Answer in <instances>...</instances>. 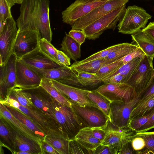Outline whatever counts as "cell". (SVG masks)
<instances>
[{
  "label": "cell",
  "mask_w": 154,
  "mask_h": 154,
  "mask_svg": "<svg viewBox=\"0 0 154 154\" xmlns=\"http://www.w3.org/2000/svg\"><path fill=\"white\" fill-rule=\"evenodd\" d=\"M9 6L11 7L16 4H21L23 0H6Z\"/></svg>",
  "instance_id": "57"
},
{
  "label": "cell",
  "mask_w": 154,
  "mask_h": 154,
  "mask_svg": "<svg viewBox=\"0 0 154 154\" xmlns=\"http://www.w3.org/2000/svg\"><path fill=\"white\" fill-rule=\"evenodd\" d=\"M138 48L136 45L127 43L125 46L110 52L105 57L103 66L122 58Z\"/></svg>",
  "instance_id": "30"
},
{
  "label": "cell",
  "mask_w": 154,
  "mask_h": 154,
  "mask_svg": "<svg viewBox=\"0 0 154 154\" xmlns=\"http://www.w3.org/2000/svg\"><path fill=\"white\" fill-rule=\"evenodd\" d=\"M59 154H69V140L63 138L46 135L45 140Z\"/></svg>",
  "instance_id": "34"
},
{
  "label": "cell",
  "mask_w": 154,
  "mask_h": 154,
  "mask_svg": "<svg viewBox=\"0 0 154 154\" xmlns=\"http://www.w3.org/2000/svg\"><path fill=\"white\" fill-rule=\"evenodd\" d=\"M16 74V84L14 88L28 89L41 86L42 77L32 68L17 59Z\"/></svg>",
  "instance_id": "15"
},
{
  "label": "cell",
  "mask_w": 154,
  "mask_h": 154,
  "mask_svg": "<svg viewBox=\"0 0 154 154\" xmlns=\"http://www.w3.org/2000/svg\"><path fill=\"white\" fill-rule=\"evenodd\" d=\"M5 22L0 20V33L3 31L5 24Z\"/></svg>",
  "instance_id": "58"
},
{
  "label": "cell",
  "mask_w": 154,
  "mask_h": 154,
  "mask_svg": "<svg viewBox=\"0 0 154 154\" xmlns=\"http://www.w3.org/2000/svg\"><path fill=\"white\" fill-rule=\"evenodd\" d=\"M18 109L29 118L46 135L68 139L63 134L57 121L48 117L35 106L27 108L20 105Z\"/></svg>",
  "instance_id": "5"
},
{
  "label": "cell",
  "mask_w": 154,
  "mask_h": 154,
  "mask_svg": "<svg viewBox=\"0 0 154 154\" xmlns=\"http://www.w3.org/2000/svg\"><path fill=\"white\" fill-rule=\"evenodd\" d=\"M142 30L154 41V22H150Z\"/></svg>",
  "instance_id": "56"
},
{
  "label": "cell",
  "mask_w": 154,
  "mask_h": 154,
  "mask_svg": "<svg viewBox=\"0 0 154 154\" xmlns=\"http://www.w3.org/2000/svg\"><path fill=\"white\" fill-rule=\"evenodd\" d=\"M50 80L53 85L71 101L81 106L98 108L88 97L90 91L63 83L55 80Z\"/></svg>",
  "instance_id": "17"
},
{
  "label": "cell",
  "mask_w": 154,
  "mask_h": 154,
  "mask_svg": "<svg viewBox=\"0 0 154 154\" xmlns=\"http://www.w3.org/2000/svg\"><path fill=\"white\" fill-rule=\"evenodd\" d=\"M131 146L134 150L138 151L143 149L146 144L143 139L141 137L136 136L131 140Z\"/></svg>",
  "instance_id": "48"
},
{
  "label": "cell",
  "mask_w": 154,
  "mask_h": 154,
  "mask_svg": "<svg viewBox=\"0 0 154 154\" xmlns=\"http://www.w3.org/2000/svg\"><path fill=\"white\" fill-rule=\"evenodd\" d=\"M11 8L6 0H0V20L5 22L12 17Z\"/></svg>",
  "instance_id": "43"
},
{
  "label": "cell",
  "mask_w": 154,
  "mask_h": 154,
  "mask_svg": "<svg viewBox=\"0 0 154 154\" xmlns=\"http://www.w3.org/2000/svg\"><path fill=\"white\" fill-rule=\"evenodd\" d=\"M96 90L110 103L128 102L139 96L134 89L127 83H104Z\"/></svg>",
  "instance_id": "6"
},
{
  "label": "cell",
  "mask_w": 154,
  "mask_h": 154,
  "mask_svg": "<svg viewBox=\"0 0 154 154\" xmlns=\"http://www.w3.org/2000/svg\"><path fill=\"white\" fill-rule=\"evenodd\" d=\"M4 104L14 116L22 122L42 141L45 140L46 135L26 115L17 109L7 104Z\"/></svg>",
  "instance_id": "26"
},
{
  "label": "cell",
  "mask_w": 154,
  "mask_h": 154,
  "mask_svg": "<svg viewBox=\"0 0 154 154\" xmlns=\"http://www.w3.org/2000/svg\"><path fill=\"white\" fill-rule=\"evenodd\" d=\"M141 94L128 102L110 103L109 122L119 128H127L131 112L141 98Z\"/></svg>",
  "instance_id": "11"
},
{
  "label": "cell",
  "mask_w": 154,
  "mask_h": 154,
  "mask_svg": "<svg viewBox=\"0 0 154 154\" xmlns=\"http://www.w3.org/2000/svg\"><path fill=\"white\" fill-rule=\"evenodd\" d=\"M17 26L12 16L7 20L4 29L0 33V66L5 65L13 53L18 32Z\"/></svg>",
  "instance_id": "10"
},
{
  "label": "cell",
  "mask_w": 154,
  "mask_h": 154,
  "mask_svg": "<svg viewBox=\"0 0 154 154\" xmlns=\"http://www.w3.org/2000/svg\"><path fill=\"white\" fill-rule=\"evenodd\" d=\"M154 128V109L148 122L142 127L140 128L136 132L147 131Z\"/></svg>",
  "instance_id": "51"
},
{
  "label": "cell",
  "mask_w": 154,
  "mask_h": 154,
  "mask_svg": "<svg viewBox=\"0 0 154 154\" xmlns=\"http://www.w3.org/2000/svg\"><path fill=\"white\" fill-rule=\"evenodd\" d=\"M33 68L48 69L60 67L59 65L47 57L38 48L19 59Z\"/></svg>",
  "instance_id": "20"
},
{
  "label": "cell",
  "mask_w": 154,
  "mask_h": 154,
  "mask_svg": "<svg viewBox=\"0 0 154 154\" xmlns=\"http://www.w3.org/2000/svg\"><path fill=\"white\" fill-rule=\"evenodd\" d=\"M104 58L96 59L78 65L72 64L70 66L75 71L96 74L103 66Z\"/></svg>",
  "instance_id": "33"
},
{
  "label": "cell",
  "mask_w": 154,
  "mask_h": 154,
  "mask_svg": "<svg viewBox=\"0 0 154 154\" xmlns=\"http://www.w3.org/2000/svg\"><path fill=\"white\" fill-rule=\"evenodd\" d=\"M152 112L146 116L130 120L128 127L136 132L140 128L148 122Z\"/></svg>",
  "instance_id": "41"
},
{
  "label": "cell",
  "mask_w": 154,
  "mask_h": 154,
  "mask_svg": "<svg viewBox=\"0 0 154 154\" xmlns=\"http://www.w3.org/2000/svg\"><path fill=\"white\" fill-rule=\"evenodd\" d=\"M154 109V94L139 100L132 110L130 120L143 116L151 113Z\"/></svg>",
  "instance_id": "27"
},
{
  "label": "cell",
  "mask_w": 154,
  "mask_h": 154,
  "mask_svg": "<svg viewBox=\"0 0 154 154\" xmlns=\"http://www.w3.org/2000/svg\"><path fill=\"white\" fill-rule=\"evenodd\" d=\"M128 1L129 0H109L76 21L72 25V29L82 30L99 18L114 9L126 5Z\"/></svg>",
  "instance_id": "14"
},
{
  "label": "cell",
  "mask_w": 154,
  "mask_h": 154,
  "mask_svg": "<svg viewBox=\"0 0 154 154\" xmlns=\"http://www.w3.org/2000/svg\"><path fill=\"white\" fill-rule=\"evenodd\" d=\"M109 0H76L62 12L63 22L72 25L96 7Z\"/></svg>",
  "instance_id": "9"
},
{
  "label": "cell",
  "mask_w": 154,
  "mask_h": 154,
  "mask_svg": "<svg viewBox=\"0 0 154 154\" xmlns=\"http://www.w3.org/2000/svg\"><path fill=\"white\" fill-rule=\"evenodd\" d=\"M10 93L21 105L27 108L35 106L32 102L30 94L26 90L15 87L12 89Z\"/></svg>",
  "instance_id": "36"
},
{
  "label": "cell",
  "mask_w": 154,
  "mask_h": 154,
  "mask_svg": "<svg viewBox=\"0 0 154 154\" xmlns=\"http://www.w3.org/2000/svg\"><path fill=\"white\" fill-rule=\"evenodd\" d=\"M74 139L87 149L89 154L101 144L102 141L92 134L90 127H86L81 129L75 136Z\"/></svg>",
  "instance_id": "23"
},
{
  "label": "cell",
  "mask_w": 154,
  "mask_h": 154,
  "mask_svg": "<svg viewBox=\"0 0 154 154\" xmlns=\"http://www.w3.org/2000/svg\"><path fill=\"white\" fill-rule=\"evenodd\" d=\"M17 60L13 53L5 65L0 66V103L5 100L15 87Z\"/></svg>",
  "instance_id": "12"
},
{
  "label": "cell",
  "mask_w": 154,
  "mask_h": 154,
  "mask_svg": "<svg viewBox=\"0 0 154 154\" xmlns=\"http://www.w3.org/2000/svg\"><path fill=\"white\" fill-rule=\"evenodd\" d=\"M25 89L30 94L32 102L36 108L57 121L54 115L53 98L46 90L41 86Z\"/></svg>",
  "instance_id": "19"
},
{
  "label": "cell",
  "mask_w": 154,
  "mask_h": 154,
  "mask_svg": "<svg viewBox=\"0 0 154 154\" xmlns=\"http://www.w3.org/2000/svg\"><path fill=\"white\" fill-rule=\"evenodd\" d=\"M71 102L73 109L87 127L102 126L108 123L109 119L99 109L92 106L82 107Z\"/></svg>",
  "instance_id": "18"
},
{
  "label": "cell",
  "mask_w": 154,
  "mask_h": 154,
  "mask_svg": "<svg viewBox=\"0 0 154 154\" xmlns=\"http://www.w3.org/2000/svg\"><path fill=\"white\" fill-rule=\"evenodd\" d=\"M38 49L45 55L61 66L57 58V49L51 42L45 38H41L39 41Z\"/></svg>",
  "instance_id": "35"
},
{
  "label": "cell",
  "mask_w": 154,
  "mask_h": 154,
  "mask_svg": "<svg viewBox=\"0 0 154 154\" xmlns=\"http://www.w3.org/2000/svg\"><path fill=\"white\" fill-rule=\"evenodd\" d=\"M106 135L101 144L110 146L115 149L117 154L119 150L125 144L131 142L136 137V132L128 128H117L109 121L106 128Z\"/></svg>",
  "instance_id": "13"
},
{
  "label": "cell",
  "mask_w": 154,
  "mask_h": 154,
  "mask_svg": "<svg viewBox=\"0 0 154 154\" xmlns=\"http://www.w3.org/2000/svg\"><path fill=\"white\" fill-rule=\"evenodd\" d=\"M40 145L42 154H59L55 149L45 140L42 141L40 143Z\"/></svg>",
  "instance_id": "52"
},
{
  "label": "cell",
  "mask_w": 154,
  "mask_h": 154,
  "mask_svg": "<svg viewBox=\"0 0 154 154\" xmlns=\"http://www.w3.org/2000/svg\"><path fill=\"white\" fill-rule=\"evenodd\" d=\"M60 48L70 58L75 61L81 56V45L66 33L61 44Z\"/></svg>",
  "instance_id": "28"
},
{
  "label": "cell",
  "mask_w": 154,
  "mask_h": 154,
  "mask_svg": "<svg viewBox=\"0 0 154 154\" xmlns=\"http://www.w3.org/2000/svg\"><path fill=\"white\" fill-rule=\"evenodd\" d=\"M152 60L145 55L127 82L138 96L147 87L154 74Z\"/></svg>",
  "instance_id": "7"
},
{
  "label": "cell",
  "mask_w": 154,
  "mask_h": 154,
  "mask_svg": "<svg viewBox=\"0 0 154 154\" xmlns=\"http://www.w3.org/2000/svg\"><path fill=\"white\" fill-rule=\"evenodd\" d=\"M122 59L102 66L96 73V75L102 81L106 75L118 69L124 64Z\"/></svg>",
  "instance_id": "39"
},
{
  "label": "cell",
  "mask_w": 154,
  "mask_h": 154,
  "mask_svg": "<svg viewBox=\"0 0 154 154\" xmlns=\"http://www.w3.org/2000/svg\"><path fill=\"white\" fill-rule=\"evenodd\" d=\"M69 154H89L88 151L76 142L74 139L69 140Z\"/></svg>",
  "instance_id": "42"
},
{
  "label": "cell",
  "mask_w": 154,
  "mask_h": 154,
  "mask_svg": "<svg viewBox=\"0 0 154 154\" xmlns=\"http://www.w3.org/2000/svg\"><path fill=\"white\" fill-rule=\"evenodd\" d=\"M137 153V151L133 148L131 141L124 144L118 151L117 154H133Z\"/></svg>",
  "instance_id": "54"
},
{
  "label": "cell",
  "mask_w": 154,
  "mask_h": 154,
  "mask_svg": "<svg viewBox=\"0 0 154 154\" xmlns=\"http://www.w3.org/2000/svg\"><path fill=\"white\" fill-rule=\"evenodd\" d=\"M127 43H124L119 44L109 47L106 49L93 54L83 60L76 61L72 64L73 65H78L96 59L104 58L110 52L125 46Z\"/></svg>",
  "instance_id": "37"
},
{
  "label": "cell",
  "mask_w": 154,
  "mask_h": 154,
  "mask_svg": "<svg viewBox=\"0 0 154 154\" xmlns=\"http://www.w3.org/2000/svg\"><path fill=\"white\" fill-rule=\"evenodd\" d=\"M0 141L1 146L6 147L14 154L15 147L14 137L11 126L0 115Z\"/></svg>",
  "instance_id": "24"
},
{
  "label": "cell",
  "mask_w": 154,
  "mask_h": 154,
  "mask_svg": "<svg viewBox=\"0 0 154 154\" xmlns=\"http://www.w3.org/2000/svg\"><path fill=\"white\" fill-rule=\"evenodd\" d=\"M126 5L112 10L88 26L83 30L86 38L94 40L108 29L114 30L117 23L121 19L125 11Z\"/></svg>",
  "instance_id": "4"
},
{
  "label": "cell",
  "mask_w": 154,
  "mask_h": 154,
  "mask_svg": "<svg viewBox=\"0 0 154 154\" xmlns=\"http://www.w3.org/2000/svg\"><path fill=\"white\" fill-rule=\"evenodd\" d=\"M53 103L55 116L63 134L69 140L73 139L81 129L87 126L72 107L61 105L54 98Z\"/></svg>",
  "instance_id": "2"
},
{
  "label": "cell",
  "mask_w": 154,
  "mask_h": 154,
  "mask_svg": "<svg viewBox=\"0 0 154 154\" xmlns=\"http://www.w3.org/2000/svg\"><path fill=\"white\" fill-rule=\"evenodd\" d=\"M108 123V122L106 125L102 126L90 127L93 135L95 137L102 141L105 137L106 133V128Z\"/></svg>",
  "instance_id": "45"
},
{
  "label": "cell",
  "mask_w": 154,
  "mask_h": 154,
  "mask_svg": "<svg viewBox=\"0 0 154 154\" xmlns=\"http://www.w3.org/2000/svg\"><path fill=\"white\" fill-rule=\"evenodd\" d=\"M145 55L143 51L139 47L122 59L124 64H125L132 59L138 57L143 58Z\"/></svg>",
  "instance_id": "46"
},
{
  "label": "cell",
  "mask_w": 154,
  "mask_h": 154,
  "mask_svg": "<svg viewBox=\"0 0 154 154\" xmlns=\"http://www.w3.org/2000/svg\"><path fill=\"white\" fill-rule=\"evenodd\" d=\"M154 94V74L146 88L142 93L140 99Z\"/></svg>",
  "instance_id": "55"
},
{
  "label": "cell",
  "mask_w": 154,
  "mask_h": 154,
  "mask_svg": "<svg viewBox=\"0 0 154 154\" xmlns=\"http://www.w3.org/2000/svg\"><path fill=\"white\" fill-rule=\"evenodd\" d=\"M0 115L4 117L12 128L22 135L40 143L42 141L22 122L14 116L4 104L0 103Z\"/></svg>",
  "instance_id": "21"
},
{
  "label": "cell",
  "mask_w": 154,
  "mask_h": 154,
  "mask_svg": "<svg viewBox=\"0 0 154 154\" xmlns=\"http://www.w3.org/2000/svg\"><path fill=\"white\" fill-rule=\"evenodd\" d=\"M15 154H31V153L28 152L19 151L16 152Z\"/></svg>",
  "instance_id": "59"
},
{
  "label": "cell",
  "mask_w": 154,
  "mask_h": 154,
  "mask_svg": "<svg viewBox=\"0 0 154 154\" xmlns=\"http://www.w3.org/2000/svg\"><path fill=\"white\" fill-rule=\"evenodd\" d=\"M68 34L81 45L85 42L86 38V35L83 30L72 29Z\"/></svg>",
  "instance_id": "44"
},
{
  "label": "cell",
  "mask_w": 154,
  "mask_h": 154,
  "mask_svg": "<svg viewBox=\"0 0 154 154\" xmlns=\"http://www.w3.org/2000/svg\"><path fill=\"white\" fill-rule=\"evenodd\" d=\"M102 82L104 83H127V81L124 76L120 74H118L109 78L103 79L102 80Z\"/></svg>",
  "instance_id": "49"
},
{
  "label": "cell",
  "mask_w": 154,
  "mask_h": 154,
  "mask_svg": "<svg viewBox=\"0 0 154 154\" xmlns=\"http://www.w3.org/2000/svg\"><path fill=\"white\" fill-rule=\"evenodd\" d=\"M41 38L39 32L29 28L18 30L13 48V54L17 59L38 47Z\"/></svg>",
  "instance_id": "8"
},
{
  "label": "cell",
  "mask_w": 154,
  "mask_h": 154,
  "mask_svg": "<svg viewBox=\"0 0 154 154\" xmlns=\"http://www.w3.org/2000/svg\"><path fill=\"white\" fill-rule=\"evenodd\" d=\"M142 59L138 57L132 59L126 63L124 64L118 69L106 75L103 79L120 74L124 76L127 83L128 80L139 65Z\"/></svg>",
  "instance_id": "31"
},
{
  "label": "cell",
  "mask_w": 154,
  "mask_h": 154,
  "mask_svg": "<svg viewBox=\"0 0 154 154\" xmlns=\"http://www.w3.org/2000/svg\"><path fill=\"white\" fill-rule=\"evenodd\" d=\"M11 126L15 141L14 154L19 151L28 152L32 154H42L40 143L22 135Z\"/></svg>",
  "instance_id": "22"
},
{
  "label": "cell",
  "mask_w": 154,
  "mask_h": 154,
  "mask_svg": "<svg viewBox=\"0 0 154 154\" xmlns=\"http://www.w3.org/2000/svg\"><path fill=\"white\" fill-rule=\"evenodd\" d=\"M132 40L148 57H154V41L142 29L131 34Z\"/></svg>",
  "instance_id": "25"
},
{
  "label": "cell",
  "mask_w": 154,
  "mask_h": 154,
  "mask_svg": "<svg viewBox=\"0 0 154 154\" xmlns=\"http://www.w3.org/2000/svg\"><path fill=\"white\" fill-rule=\"evenodd\" d=\"M152 17L143 8L135 5L129 6L118 25V32L124 34L135 33L145 28Z\"/></svg>",
  "instance_id": "3"
},
{
  "label": "cell",
  "mask_w": 154,
  "mask_h": 154,
  "mask_svg": "<svg viewBox=\"0 0 154 154\" xmlns=\"http://www.w3.org/2000/svg\"><path fill=\"white\" fill-rule=\"evenodd\" d=\"M136 136L142 137L145 143V147L154 154V131L136 132Z\"/></svg>",
  "instance_id": "40"
},
{
  "label": "cell",
  "mask_w": 154,
  "mask_h": 154,
  "mask_svg": "<svg viewBox=\"0 0 154 154\" xmlns=\"http://www.w3.org/2000/svg\"><path fill=\"white\" fill-rule=\"evenodd\" d=\"M92 154H117V152L110 146L101 144L92 152Z\"/></svg>",
  "instance_id": "47"
},
{
  "label": "cell",
  "mask_w": 154,
  "mask_h": 154,
  "mask_svg": "<svg viewBox=\"0 0 154 154\" xmlns=\"http://www.w3.org/2000/svg\"><path fill=\"white\" fill-rule=\"evenodd\" d=\"M57 57L61 66H69L71 64L70 58L63 51L57 49Z\"/></svg>",
  "instance_id": "50"
},
{
  "label": "cell",
  "mask_w": 154,
  "mask_h": 154,
  "mask_svg": "<svg viewBox=\"0 0 154 154\" xmlns=\"http://www.w3.org/2000/svg\"><path fill=\"white\" fill-rule=\"evenodd\" d=\"M75 71L78 80L83 87L94 86L102 82L96 74Z\"/></svg>",
  "instance_id": "38"
},
{
  "label": "cell",
  "mask_w": 154,
  "mask_h": 154,
  "mask_svg": "<svg viewBox=\"0 0 154 154\" xmlns=\"http://www.w3.org/2000/svg\"><path fill=\"white\" fill-rule=\"evenodd\" d=\"M88 97L97 105L109 119L110 113V102L96 90L90 91L88 94Z\"/></svg>",
  "instance_id": "32"
},
{
  "label": "cell",
  "mask_w": 154,
  "mask_h": 154,
  "mask_svg": "<svg viewBox=\"0 0 154 154\" xmlns=\"http://www.w3.org/2000/svg\"><path fill=\"white\" fill-rule=\"evenodd\" d=\"M32 68L38 72L42 78L55 80L72 86L83 87L78 80L76 72L70 66H60L48 69Z\"/></svg>",
  "instance_id": "16"
},
{
  "label": "cell",
  "mask_w": 154,
  "mask_h": 154,
  "mask_svg": "<svg viewBox=\"0 0 154 154\" xmlns=\"http://www.w3.org/2000/svg\"><path fill=\"white\" fill-rule=\"evenodd\" d=\"M41 86L58 103L62 105L72 107V102L53 85L50 79L43 78Z\"/></svg>",
  "instance_id": "29"
},
{
  "label": "cell",
  "mask_w": 154,
  "mask_h": 154,
  "mask_svg": "<svg viewBox=\"0 0 154 154\" xmlns=\"http://www.w3.org/2000/svg\"><path fill=\"white\" fill-rule=\"evenodd\" d=\"M49 0H23L16 23L18 30L25 28L38 31L41 38H52L49 16Z\"/></svg>",
  "instance_id": "1"
},
{
  "label": "cell",
  "mask_w": 154,
  "mask_h": 154,
  "mask_svg": "<svg viewBox=\"0 0 154 154\" xmlns=\"http://www.w3.org/2000/svg\"><path fill=\"white\" fill-rule=\"evenodd\" d=\"M0 103L7 104L17 109L20 105L16 99L11 93L5 101Z\"/></svg>",
  "instance_id": "53"
}]
</instances>
